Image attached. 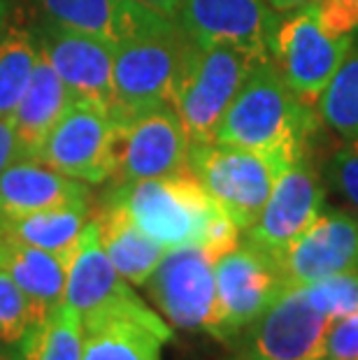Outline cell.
I'll return each mask as SVG.
<instances>
[{
  "label": "cell",
  "instance_id": "cell-25",
  "mask_svg": "<svg viewBox=\"0 0 358 360\" xmlns=\"http://www.w3.org/2000/svg\"><path fill=\"white\" fill-rule=\"evenodd\" d=\"M40 58L37 40L26 28L7 26L0 42V117H12Z\"/></svg>",
  "mask_w": 358,
  "mask_h": 360
},
{
  "label": "cell",
  "instance_id": "cell-11",
  "mask_svg": "<svg viewBox=\"0 0 358 360\" xmlns=\"http://www.w3.org/2000/svg\"><path fill=\"white\" fill-rule=\"evenodd\" d=\"M117 124V184L188 170V137L172 105L151 107Z\"/></svg>",
  "mask_w": 358,
  "mask_h": 360
},
{
  "label": "cell",
  "instance_id": "cell-9",
  "mask_svg": "<svg viewBox=\"0 0 358 360\" xmlns=\"http://www.w3.org/2000/svg\"><path fill=\"white\" fill-rule=\"evenodd\" d=\"M35 160L84 184L112 179L117 172V124L110 110L84 98H72Z\"/></svg>",
  "mask_w": 358,
  "mask_h": 360
},
{
  "label": "cell",
  "instance_id": "cell-19",
  "mask_svg": "<svg viewBox=\"0 0 358 360\" xmlns=\"http://www.w3.org/2000/svg\"><path fill=\"white\" fill-rule=\"evenodd\" d=\"M72 98L75 96L70 94V89L65 86L49 60L40 53L26 94L19 101L17 110L12 112V124L17 130L21 158H35L42 142L47 140L49 130L63 117Z\"/></svg>",
  "mask_w": 358,
  "mask_h": 360
},
{
  "label": "cell",
  "instance_id": "cell-5",
  "mask_svg": "<svg viewBox=\"0 0 358 360\" xmlns=\"http://www.w3.org/2000/svg\"><path fill=\"white\" fill-rule=\"evenodd\" d=\"M63 302L82 316V326L105 319H133L156 330L165 342L172 340V328L163 316L135 293L121 274L114 270L105 254L98 219H89L77 240L65 270Z\"/></svg>",
  "mask_w": 358,
  "mask_h": 360
},
{
  "label": "cell",
  "instance_id": "cell-36",
  "mask_svg": "<svg viewBox=\"0 0 358 360\" xmlns=\"http://www.w3.org/2000/svg\"><path fill=\"white\" fill-rule=\"evenodd\" d=\"M0 360H10V347H0Z\"/></svg>",
  "mask_w": 358,
  "mask_h": 360
},
{
  "label": "cell",
  "instance_id": "cell-10",
  "mask_svg": "<svg viewBox=\"0 0 358 360\" xmlns=\"http://www.w3.org/2000/svg\"><path fill=\"white\" fill-rule=\"evenodd\" d=\"M331 321L302 286H291L242 333L235 360H321Z\"/></svg>",
  "mask_w": 358,
  "mask_h": 360
},
{
  "label": "cell",
  "instance_id": "cell-12",
  "mask_svg": "<svg viewBox=\"0 0 358 360\" xmlns=\"http://www.w3.org/2000/svg\"><path fill=\"white\" fill-rule=\"evenodd\" d=\"M215 265L203 247L165 251L144 286L167 323L181 330H210L217 302Z\"/></svg>",
  "mask_w": 358,
  "mask_h": 360
},
{
  "label": "cell",
  "instance_id": "cell-4",
  "mask_svg": "<svg viewBox=\"0 0 358 360\" xmlns=\"http://www.w3.org/2000/svg\"><path fill=\"white\" fill-rule=\"evenodd\" d=\"M263 58L268 56L235 44H198L191 40L172 98L188 144L215 142L226 110Z\"/></svg>",
  "mask_w": 358,
  "mask_h": 360
},
{
  "label": "cell",
  "instance_id": "cell-3",
  "mask_svg": "<svg viewBox=\"0 0 358 360\" xmlns=\"http://www.w3.org/2000/svg\"><path fill=\"white\" fill-rule=\"evenodd\" d=\"M108 198L124 207L135 226L165 249L203 247L212 219L221 212L191 170L117 184Z\"/></svg>",
  "mask_w": 358,
  "mask_h": 360
},
{
  "label": "cell",
  "instance_id": "cell-30",
  "mask_svg": "<svg viewBox=\"0 0 358 360\" xmlns=\"http://www.w3.org/2000/svg\"><path fill=\"white\" fill-rule=\"evenodd\" d=\"M321 360H358V311L331 321Z\"/></svg>",
  "mask_w": 358,
  "mask_h": 360
},
{
  "label": "cell",
  "instance_id": "cell-28",
  "mask_svg": "<svg viewBox=\"0 0 358 360\" xmlns=\"http://www.w3.org/2000/svg\"><path fill=\"white\" fill-rule=\"evenodd\" d=\"M302 288L309 300L333 321L358 311V272L333 274Z\"/></svg>",
  "mask_w": 358,
  "mask_h": 360
},
{
  "label": "cell",
  "instance_id": "cell-33",
  "mask_svg": "<svg viewBox=\"0 0 358 360\" xmlns=\"http://www.w3.org/2000/svg\"><path fill=\"white\" fill-rule=\"evenodd\" d=\"M144 7H149L151 12L161 14L163 19L170 21H179V12H181V0H138Z\"/></svg>",
  "mask_w": 358,
  "mask_h": 360
},
{
  "label": "cell",
  "instance_id": "cell-21",
  "mask_svg": "<svg viewBox=\"0 0 358 360\" xmlns=\"http://www.w3.org/2000/svg\"><path fill=\"white\" fill-rule=\"evenodd\" d=\"M0 272L37 300L42 307H56L65 295L63 258L0 233Z\"/></svg>",
  "mask_w": 358,
  "mask_h": 360
},
{
  "label": "cell",
  "instance_id": "cell-16",
  "mask_svg": "<svg viewBox=\"0 0 358 360\" xmlns=\"http://www.w3.org/2000/svg\"><path fill=\"white\" fill-rule=\"evenodd\" d=\"M265 0H181L179 26L198 44H235L270 56V37L279 24Z\"/></svg>",
  "mask_w": 358,
  "mask_h": 360
},
{
  "label": "cell",
  "instance_id": "cell-22",
  "mask_svg": "<svg viewBox=\"0 0 358 360\" xmlns=\"http://www.w3.org/2000/svg\"><path fill=\"white\" fill-rule=\"evenodd\" d=\"M89 221V210H44L24 217H0V233L63 258L65 270Z\"/></svg>",
  "mask_w": 358,
  "mask_h": 360
},
{
  "label": "cell",
  "instance_id": "cell-20",
  "mask_svg": "<svg viewBox=\"0 0 358 360\" xmlns=\"http://www.w3.org/2000/svg\"><path fill=\"white\" fill-rule=\"evenodd\" d=\"M96 219L101 226L105 254L112 260L114 270L133 286H144L167 249L142 233L124 207L110 198H105L103 210L96 214Z\"/></svg>",
  "mask_w": 358,
  "mask_h": 360
},
{
  "label": "cell",
  "instance_id": "cell-29",
  "mask_svg": "<svg viewBox=\"0 0 358 360\" xmlns=\"http://www.w3.org/2000/svg\"><path fill=\"white\" fill-rule=\"evenodd\" d=\"M328 177L342 198L358 212V137H352L333 154Z\"/></svg>",
  "mask_w": 358,
  "mask_h": 360
},
{
  "label": "cell",
  "instance_id": "cell-14",
  "mask_svg": "<svg viewBox=\"0 0 358 360\" xmlns=\"http://www.w3.org/2000/svg\"><path fill=\"white\" fill-rule=\"evenodd\" d=\"M286 286H309L333 274L358 272V217L324 207L279 260Z\"/></svg>",
  "mask_w": 358,
  "mask_h": 360
},
{
  "label": "cell",
  "instance_id": "cell-35",
  "mask_svg": "<svg viewBox=\"0 0 358 360\" xmlns=\"http://www.w3.org/2000/svg\"><path fill=\"white\" fill-rule=\"evenodd\" d=\"M5 30H7V0H0V42L5 37Z\"/></svg>",
  "mask_w": 358,
  "mask_h": 360
},
{
  "label": "cell",
  "instance_id": "cell-13",
  "mask_svg": "<svg viewBox=\"0 0 358 360\" xmlns=\"http://www.w3.org/2000/svg\"><path fill=\"white\" fill-rule=\"evenodd\" d=\"M324 202L326 191L312 165L309 151H305L277 174L261 217L247 231V240L279 260L321 214Z\"/></svg>",
  "mask_w": 358,
  "mask_h": 360
},
{
  "label": "cell",
  "instance_id": "cell-17",
  "mask_svg": "<svg viewBox=\"0 0 358 360\" xmlns=\"http://www.w3.org/2000/svg\"><path fill=\"white\" fill-rule=\"evenodd\" d=\"M89 210V188L79 179L35 158H19L0 174V217L44 210Z\"/></svg>",
  "mask_w": 358,
  "mask_h": 360
},
{
  "label": "cell",
  "instance_id": "cell-15",
  "mask_svg": "<svg viewBox=\"0 0 358 360\" xmlns=\"http://www.w3.org/2000/svg\"><path fill=\"white\" fill-rule=\"evenodd\" d=\"M37 47L75 98L112 110L114 44L49 21L37 35Z\"/></svg>",
  "mask_w": 358,
  "mask_h": 360
},
{
  "label": "cell",
  "instance_id": "cell-26",
  "mask_svg": "<svg viewBox=\"0 0 358 360\" xmlns=\"http://www.w3.org/2000/svg\"><path fill=\"white\" fill-rule=\"evenodd\" d=\"M319 117L347 140L358 137V49H349L317 105Z\"/></svg>",
  "mask_w": 358,
  "mask_h": 360
},
{
  "label": "cell",
  "instance_id": "cell-31",
  "mask_svg": "<svg viewBox=\"0 0 358 360\" xmlns=\"http://www.w3.org/2000/svg\"><path fill=\"white\" fill-rule=\"evenodd\" d=\"M314 10L331 35L352 37L358 33V0H314Z\"/></svg>",
  "mask_w": 358,
  "mask_h": 360
},
{
  "label": "cell",
  "instance_id": "cell-6",
  "mask_svg": "<svg viewBox=\"0 0 358 360\" xmlns=\"http://www.w3.org/2000/svg\"><path fill=\"white\" fill-rule=\"evenodd\" d=\"M286 165L288 160L279 156L224 142L191 144L188 149V170L240 231L256 224Z\"/></svg>",
  "mask_w": 358,
  "mask_h": 360
},
{
  "label": "cell",
  "instance_id": "cell-23",
  "mask_svg": "<svg viewBox=\"0 0 358 360\" xmlns=\"http://www.w3.org/2000/svg\"><path fill=\"white\" fill-rule=\"evenodd\" d=\"M165 340L133 319H105L84 326L82 360H161Z\"/></svg>",
  "mask_w": 358,
  "mask_h": 360
},
{
  "label": "cell",
  "instance_id": "cell-7",
  "mask_svg": "<svg viewBox=\"0 0 358 360\" xmlns=\"http://www.w3.org/2000/svg\"><path fill=\"white\" fill-rule=\"evenodd\" d=\"M215 279L217 302L207 335L224 344L238 342L288 288L277 260L249 240L217 260Z\"/></svg>",
  "mask_w": 358,
  "mask_h": 360
},
{
  "label": "cell",
  "instance_id": "cell-1",
  "mask_svg": "<svg viewBox=\"0 0 358 360\" xmlns=\"http://www.w3.org/2000/svg\"><path fill=\"white\" fill-rule=\"evenodd\" d=\"M319 110L288 89L272 58H263L240 86L217 128L215 142L291 160L309 151Z\"/></svg>",
  "mask_w": 358,
  "mask_h": 360
},
{
  "label": "cell",
  "instance_id": "cell-34",
  "mask_svg": "<svg viewBox=\"0 0 358 360\" xmlns=\"http://www.w3.org/2000/svg\"><path fill=\"white\" fill-rule=\"evenodd\" d=\"M265 3H268L275 12H293L302 5L314 3V0H265Z\"/></svg>",
  "mask_w": 358,
  "mask_h": 360
},
{
  "label": "cell",
  "instance_id": "cell-27",
  "mask_svg": "<svg viewBox=\"0 0 358 360\" xmlns=\"http://www.w3.org/2000/svg\"><path fill=\"white\" fill-rule=\"evenodd\" d=\"M49 309L0 272V347H14Z\"/></svg>",
  "mask_w": 358,
  "mask_h": 360
},
{
  "label": "cell",
  "instance_id": "cell-8",
  "mask_svg": "<svg viewBox=\"0 0 358 360\" xmlns=\"http://www.w3.org/2000/svg\"><path fill=\"white\" fill-rule=\"evenodd\" d=\"M352 49V37L331 35L319 21L314 3L279 19L270 37V58L288 89L302 103L317 107L326 86Z\"/></svg>",
  "mask_w": 358,
  "mask_h": 360
},
{
  "label": "cell",
  "instance_id": "cell-2",
  "mask_svg": "<svg viewBox=\"0 0 358 360\" xmlns=\"http://www.w3.org/2000/svg\"><path fill=\"white\" fill-rule=\"evenodd\" d=\"M191 37L179 21L156 17L114 47L112 119L124 121L151 107L172 105Z\"/></svg>",
  "mask_w": 358,
  "mask_h": 360
},
{
  "label": "cell",
  "instance_id": "cell-18",
  "mask_svg": "<svg viewBox=\"0 0 358 360\" xmlns=\"http://www.w3.org/2000/svg\"><path fill=\"white\" fill-rule=\"evenodd\" d=\"M51 24L96 35L119 47L161 14L138 0H37Z\"/></svg>",
  "mask_w": 358,
  "mask_h": 360
},
{
  "label": "cell",
  "instance_id": "cell-24",
  "mask_svg": "<svg viewBox=\"0 0 358 360\" xmlns=\"http://www.w3.org/2000/svg\"><path fill=\"white\" fill-rule=\"evenodd\" d=\"M82 316L70 304L60 302L10 347V360H82Z\"/></svg>",
  "mask_w": 358,
  "mask_h": 360
},
{
  "label": "cell",
  "instance_id": "cell-32",
  "mask_svg": "<svg viewBox=\"0 0 358 360\" xmlns=\"http://www.w3.org/2000/svg\"><path fill=\"white\" fill-rule=\"evenodd\" d=\"M19 158H21V147L17 140V130H14L12 124V117H0V174Z\"/></svg>",
  "mask_w": 358,
  "mask_h": 360
}]
</instances>
